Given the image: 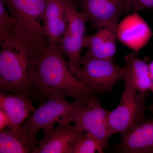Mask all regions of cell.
Wrapping results in <instances>:
<instances>
[{
  "instance_id": "6da1fadb",
  "label": "cell",
  "mask_w": 153,
  "mask_h": 153,
  "mask_svg": "<svg viewBox=\"0 0 153 153\" xmlns=\"http://www.w3.org/2000/svg\"><path fill=\"white\" fill-rule=\"evenodd\" d=\"M57 44H49L36 60L34 79L35 95L42 100L60 94L84 101L97 94L77 79L69 69Z\"/></svg>"
},
{
  "instance_id": "7a4b0ae2",
  "label": "cell",
  "mask_w": 153,
  "mask_h": 153,
  "mask_svg": "<svg viewBox=\"0 0 153 153\" xmlns=\"http://www.w3.org/2000/svg\"><path fill=\"white\" fill-rule=\"evenodd\" d=\"M0 44L1 92L24 94L33 98L35 95L34 79L37 59L13 35Z\"/></svg>"
},
{
  "instance_id": "3957f363",
  "label": "cell",
  "mask_w": 153,
  "mask_h": 153,
  "mask_svg": "<svg viewBox=\"0 0 153 153\" xmlns=\"http://www.w3.org/2000/svg\"><path fill=\"white\" fill-rule=\"evenodd\" d=\"M14 22L13 36L37 59L47 48L41 24L47 0H4Z\"/></svg>"
},
{
  "instance_id": "277c9868",
  "label": "cell",
  "mask_w": 153,
  "mask_h": 153,
  "mask_svg": "<svg viewBox=\"0 0 153 153\" xmlns=\"http://www.w3.org/2000/svg\"><path fill=\"white\" fill-rule=\"evenodd\" d=\"M85 101L74 100L71 102L64 96H51L45 103L35 110L23 126L33 137L36 138L40 129L46 131L61 121L72 122L73 118Z\"/></svg>"
},
{
  "instance_id": "5b68a950",
  "label": "cell",
  "mask_w": 153,
  "mask_h": 153,
  "mask_svg": "<svg viewBox=\"0 0 153 153\" xmlns=\"http://www.w3.org/2000/svg\"><path fill=\"white\" fill-rule=\"evenodd\" d=\"M123 79L124 89L120 101L108 112V125L113 135L126 133L146 118L145 99L148 95L139 94L131 82Z\"/></svg>"
},
{
  "instance_id": "8992f818",
  "label": "cell",
  "mask_w": 153,
  "mask_h": 153,
  "mask_svg": "<svg viewBox=\"0 0 153 153\" xmlns=\"http://www.w3.org/2000/svg\"><path fill=\"white\" fill-rule=\"evenodd\" d=\"M124 66L121 67L113 60L96 58L88 52L82 56L81 67L75 74L96 93L112 92L114 85L125 74Z\"/></svg>"
},
{
  "instance_id": "52a82bcc",
  "label": "cell",
  "mask_w": 153,
  "mask_h": 153,
  "mask_svg": "<svg viewBox=\"0 0 153 153\" xmlns=\"http://www.w3.org/2000/svg\"><path fill=\"white\" fill-rule=\"evenodd\" d=\"M66 14L67 26L59 48L68 58L69 69L75 76L81 67L88 21L85 15L77 11L72 0H66Z\"/></svg>"
},
{
  "instance_id": "ba28073f",
  "label": "cell",
  "mask_w": 153,
  "mask_h": 153,
  "mask_svg": "<svg viewBox=\"0 0 153 153\" xmlns=\"http://www.w3.org/2000/svg\"><path fill=\"white\" fill-rule=\"evenodd\" d=\"M108 112L102 105L99 97L93 96L85 101L72 122L80 131L89 132L96 137L106 149L113 135L108 125Z\"/></svg>"
},
{
  "instance_id": "9c48e42d",
  "label": "cell",
  "mask_w": 153,
  "mask_h": 153,
  "mask_svg": "<svg viewBox=\"0 0 153 153\" xmlns=\"http://www.w3.org/2000/svg\"><path fill=\"white\" fill-rule=\"evenodd\" d=\"M88 22L95 29L108 27L116 32L119 19L127 13L123 0H78Z\"/></svg>"
},
{
  "instance_id": "30bf717a",
  "label": "cell",
  "mask_w": 153,
  "mask_h": 153,
  "mask_svg": "<svg viewBox=\"0 0 153 153\" xmlns=\"http://www.w3.org/2000/svg\"><path fill=\"white\" fill-rule=\"evenodd\" d=\"M56 127L44 132V137L33 153H72L75 144L85 132L71 122L61 121Z\"/></svg>"
},
{
  "instance_id": "8fae6325",
  "label": "cell",
  "mask_w": 153,
  "mask_h": 153,
  "mask_svg": "<svg viewBox=\"0 0 153 153\" xmlns=\"http://www.w3.org/2000/svg\"><path fill=\"white\" fill-rule=\"evenodd\" d=\"M117 40L138 52L147 44L153 35L149 26L138 12H132L118 24Z\"/></svg>"
},
{
  "instance_id": "7c38bea8",
  "label": "cell",
  "mask_w": 153,
  "mask_h": 153,
  "mask_svg": "<svg viewBox=\"0 0 153 153\" xmlns=\"http://www.w3.org/2000/svg\"><path fill=\"white\" fill-rule=\"evenodd\" d=\"M117 152L153 153V116L121 135Z\"/></svg>"
},
{
  "instance_id": "4fadbf2b",
  "label": "cell",
  "mask_w": 153,
  "mask_h": 153,
  "mask_svg": "<svg viewBox=\"0 0 153 153\" xmlns=\"http://www.w3.org/2000/svg\"><path fill=\"white\" fill-rule=\"evenodd\" d=\"M66 0H47L42 21L44 36L49 44L60 43L67 26Z\"/></svg>"
},
{
  "instance_id": "5bb4252c",
  "label": "cell",
  "mask_w": 153,
  "mask_h": 153,
  "mask_svg": "<svg viewBox=\"0 0 153 153\" xmlns=\"http://www.w3.org/2000/svg\"><path fill=\"white\" fill-rule=\"evenodd\" d=\"M0 108L8 115L10 124L7 128L11 129L21 126L36 109L31 97L24 94L6 92L0 94Z\"/></svg>"
},
{
  "instance_id": "9a60e30c",
  "label": "cell",
  "mask_w": 153,
  "mask_h": 153,
  "mask_svg": "<svg viewBox=\"0 0 153 153\" xmlns=\"http://www.w3.org/2000/svg\"><path fill=\"white\" fill-rule=\"evenodd\" d=\"M138 52H131L125 58V74L123 79L128 80L140 94H146L151 90L152 81L149 63L141 59Z\"/></svg>"
},
{
  "instance_id": "2e32d148",
  "label": "cell",
  "mask_w": 153,
  "mask_h": 153,
  "mask_svg": "<svg viewBox=\"0 0 153 153\" xmlns=\"http://www.w3.org/2000/svg\"><path fill=\"white\" fill-rule=\"evenodd\" d=\"M116 32L108 27L97 30L92 35H86L83 47L91 56L102 59L113 60L116 52Z\"/></svg>"
},
{
  "instance_id": "e0dca14e",
  "label": "cell",
  "mask_w": 153,
  "mask_h": 153,
  "mask_svg": "<svg viewBox=\"0 0 153 153\" xmlns=\"http://www.w3.org/2000/svg\"><path fill=\"white\" fill-rule=\"evenodd\" d=\"M37 139L22 125L16 129L0 131V153H33L38 145Z\"/></svg>"
},
{
  "instance_id": "ac0fdd59",
  "label": "cell",
  "mask_w": 153,
  "mask_h": 153,
  "mask_svg": "<svg viewBox=\"0 0 153 153\" xmlns=\"http://www.w3.org/2000/svg\"><path fill=\"white\" fill-rule=\"evenodd\" d=\"M105 149L98 138L87 132L75 144L72 153H102Z\"/></svg>"
},
{
  "instance_id": "d6986e66",
  "label": "cell",
  "mask_w": 153,
  "mask_h": 153,
  "mask_svg": "<svg viewBox=\"0 0 153 153\" xmlns=\"http://www.w3.org/2000/svg\"><path fill=\"white\" fill-rule=\"evenodd\" d=\"M4 0H0V43L10 36L13 31L14 22L5 7Z\"/></svg>"
},
{
  "instance_id": "ffe728a7",
  "label": "cell",
  "mask_w": 153,
  "mask_h": 153,
  "mask_svg": "<svg viewBox=\"0 0 153 153\" xmlns=\"http://www.w3.org/2000/svg\"><path fill=\"white\" fill-rule=\"evenodd\" d=\"M127 13L146 9L153 10V0H123Z\"/></svg>"
},
{
  "instance_id": "44dd1931",
  "label": "cell",
  "mask_w": 153,
  "mask_h": 153,
  "mask_svg": "<svg viewBox=\"0 0 153 153\" xmlns=\"http://www.w3.org/2000/svg\"><path fill=\"white\" fill-rule=\"evenodd\" d=\"M10 124L8 115L4 110L0 108V131L4 129Z\"/></svg>"
},
{
  "instance_id": "7402d4cb",
  "label": "cell",
  "mask_w": 153,
  "mask_h": 153,
  "mask_svg": "<svg viewBox=\"0 0 153 153\" xmlns=\"http://www.w3.org/2000/svg\"><path fill=\"white\" fill-rule=\"evenodd\" d=\"M149 66L152 81V86L151 91L153 94V60L151 61L150 63H149ZM146 108L151 113H153V102L147 107Z\"/></svg>"
}]
</instances>
